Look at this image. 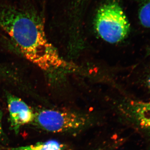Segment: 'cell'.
I'll use <instances>...</instances> for the list:
<instances>
[{"mask_svg":"<svg viewBox=\"0 0 150 150\" xmlns=\"http://www.w3.org/2000/svg\"><path fill=\"white\" fill-rule=\"evenodd\" d=\"M0 28L19 52L46 75L68 66L47 38L43 17L33 8L0 4Z\"/></svg>","mask_w":150,"mask_h":150,"instance_id":"6da1fadb","label":"cell"},{"mask_svg":"<svg viewBox=\"0 0 150 150\" xmlns=\"http://www.w3.org/2000/svg\"><path fill=\"white\" fill-rule=\"evenodd\" d=\"M95 26L99 36L110 43H119L124 40L130 31L129 22L122 8L113 1L100 8Z\"/></svg>","mask_w":150,"mask_h":150,"instance_id":"7a4b0ae2","label":"cell"},{"mask_svg":"<svg viewBox=\"0 0 150 150\" xmlns=\"http://www.w3.org/2000/svg\"><path fill=\"white\" fill-rule=\"evenodd\" d=\"M32 122L45 131L62 133L82 129L88 124V119L83 114L68 110L43 109L34 113Z\"/></svg>","mask_w":150,"mask_h":150,"instance_id":"3957f363","label":"cell"},{"mask_svg":"<svg viewBox=\"0 0 150 150\" xmlns=\"http://www.w3.org/2000/svg\"><path fill=\"white\" fill-rule=\"evenodd\" d=\"M11 129L18 134L22 126L33 121L34 113L21 99L11 93L6 94Z\"/></svg>","mask_w":150,"mask_h":150,"instance_id":"277c9868","label":"cell"},{"mask_svg":"<svg viewBox=\"0 0 150 150\" xmlns=\"http://www.w3.org/2000/svg\"><path fill=\"white\" fill-rule=\"evenodd\" d=\"M125 112L142 132L150 137V100H129L125 105Z\"/></svg>","mask_w":150,"mask_h":150,"instance_id":"5b68a950","label":"cell"},{"mask_svg":"<svg viewBox=\"0 0 150 150\" xmlns=\"http://www.w3.org/2000/svg\"><path fill=\"white\" fill-rule=\"evenodd\" d=\"M63 145L56 141L51 140L35 144L12 148L8 150H62Z\"/></svg>","mask_w":150,"mask_h":150,"instance_id":"8992f818","label":"cell"},{"mask_svg":"<svg viewBox=\"0 0 150 150\" xmlns=\"http://www.w3.org/2000/svg\"><path fill=\"white\" fill-rule=\"evenodd\" d=\"M139 18L143 26L150 28V0H139Z\"/></svg>","mask_w":150,"mask_h":150,"instance_id":"52a82bcc","label":"cell"},{"mask_svg":"<svg viewBox=\"0 0 150 150\" xmlns=\"http://www.w3.org/2000/svg\"><path fill=\"white\" fill-rule=\"evenodd\" d=\"M8 73V67L0 64V77L4 78L6 76Z\"/></svg>","mask_w":150,"mask_h":150,"instance_id":"ba28073f","label":"cell"},{"mask_svg":"<svg viewBox=\"0 0 150 150\" xmlns=\"http://www.w3.org/2000/svg\"><path fill=\"white\" fill-rule=\"evenodd\" d=\"M3 113L1 110L0 109V137H1L3 134V131L2 128V120Z\"/></svg>","mask_w":150,"mask_h":150,"instance_id":"9c48e42d","label":"cell"},{"mask_svg":"<svg viewBox=\"0 0 150 150\" xmlns=\"http://www.w3.org/2000/svg\"><path fill=\"white\" fill-rule=\"evenodd\" d=\"M147 86L150 90V74L148 76L146 80Z\"/></svg>","mask_w":150,"mask_h":150,"instance_id":"30bf717a","label":"cell"},{"mask_svg":"<svg viewBox=\"0 0 150 150\" xmlns=\"http://www.w3.org/2000/svg\"></svg>","mask_w":150,"mask_h":150,"instance_id":"8fae6325","label":"cell"}]
</instances>
